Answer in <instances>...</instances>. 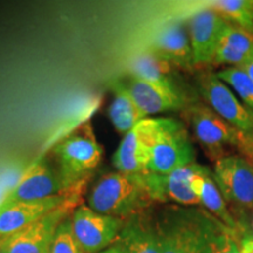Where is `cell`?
I'll return each mask as SVG.
<instances>
[{
	"mask_svg": "<svg viewBox=\"0 0 253 253\" xmlns=\"http://www.w3.org/2000/svg\"><path fill=\"white\" fill-rule=\"evenodd\" d=\"M208 6L229 23L253 33V0H217Z\"/></svg>",
	"mask_w": 253,
	"mask_h": 253,
	"instance_id": "21",
	"label": "cell"
},
{
	"mask_svg": "<svg viewBox=\"0 0 253 253\" xmlns=\"http://www.w3.org/2000/svg\"><path fill=\"white\" fill-rule=\"evenodd\" d=\"M252 230H253V220H252Z\"/></svg>",
	"mask_w": 253,
	"mask_h": 253,
	"instance_id": "30",
	"label": "cell"
},
{
	"mask_svg": "<svg viewBox=\"0 0 253 253\" xmlns=\"http://www.w3.org/2000/svg\"><path fill=\"white\" fill-rule=\"evenodd\" d=\"M217 77L232 90L238 99L253 112V80L240 67H225L216 73Z\"/></svg>",
	"mask_w": 253,
	"mask_h": 253,
	"instance_id": "22",
	"label": "cell"
},
{
	"mask_svg": "<svg viewBox=\"0 0 253 253\" xmlns=\"http://www.w3.org/2000/svg\"><path fill=\"white\" fill-rule=\"evenodd\" d=\"M114 97L108 108V118L115 130L120 134L126 135L135 126H137L142 120L147 119L140 108L136 106L130 94L123 86L120 79L110 84Z\"/></svg>",
	"mask_w": 253,
	"mask_h": 253,
	"instance_id": "20",
	"label": "cell"
},
{
	"mask_svg": "<svg viewBox=\"0 0 253 253\" xmlns=\"http://www.w3.org/2000/svg\"><path fill=\"white\" fill-rule=\"evenodd\" d=\"M145 118L155 114L184 110L195 99L128 74L120 79Z\"/></svg>",
	"mask_w": 253,
	"mask_h": 253,
	"instance_id": "16",
	"label": "cell"
},
{
	"mask_svg": "<svg viewBox=\"0 0 253 253\" xmlns=\"http://www.w3.org/2000/svg\"><path fill=\"white\" fill-rule=\"evenodd\" d=\"M84 183L66 194L31 202H12L0 204V237H8L27 227L34 221L62 207L71 199L81 196Z\"/></svg>",
	"mask_w": 253,
	"mask_h": 253,
	"instance_id": "12",
	"label": "cell"
},
{
	"mask_svg": "<svg viewBox=\"0 0 253 253\" xmlns=\"http://www.w3.org/2000/svg\"><path fill=\"white\" fill-rule=\"evenodd\" d=\"M213 179L225 202L253 209V163L245 156L226 155L214 162Z\"/></svg>",
	"mask_w": 253,
	"mask_h": 253,
	"instance_id": "9",
	"label": "cell"
},
{
	"mask_svg": "<svg viewBox=\"0 0 253 253\" xmlns=\"http://www.w3.org/2000/svg\"><path fill=\"white\" fill-rule=\"evenodd\" d=\"M128 74L158 86L169 88L192 99L188 89H185L183 81L179 79L178 69L147 47L131 56L128 63Z\"/></svg>",
	"mask_w": 253,
	"mask_h": 253,
	"instance_id": "17",
	"label": "cell"
},
{
	"mask_svg": "<svg viewBox=\"0 0 253 253\" xmlns=\"http://www.w3.org/2000/svg\"><path fill=\"white\" fill-rule=\"evenodd\" d=\"M161 253H212L230 227L205 209L168 204L154 213Z\"/></svg>",
	"mask_w": 253,
	"mask_h": 253,
	"instance_id": "1",
	"label": "cell"
},
{
	"mask_svg": "<svg viewBox=\"0 0 253 253\" xmlns=\"http://www.w3.org/2000/svg\"><path fill=\"white\" fill-rule=\"evenodd\" d=\"M153 203L143 175L118 170L97 179L87 196V205L94 211L122 219L148 210Z\"/></svg>",
	"mask_w": 253,
	"mask_h": 253,
	"instance_id": "2",
	"label": "cell"
},
{
	"mask_svg": "<svg viewBox=\"0 0 253 253\" xmlns=\"http://www.w3.org/2000/svg\"><path fill=\"white\" fill-rule=\"evenodd\" d=\"M53 156L63 184L72 190L87 182L90 173L100 166L103 148L90 123H84L55 145Z\"/></svg>",
	"mask_w": 253,
	"mask_h": 253,
	"instance_id": "3",
	"label": "cell"
},
{
	"mask_svg": "<svg viewBox=\"0 0 253 253\" xmlns=\"http://www.w3.org/2000/svg\"><path fill=\"white\" fill-rule=\"evenodd\" d=\"M68 191L71 190L63 184L56 167H52L47 160H41L21 176L17 184L5 195L0 204L40 201Z\"/></svg>",
	"mask_w": 253,
	"mask_h": 253,
	"instance_id": "14",
	"label": "cell"
},
{
	"mask_svg": "<svg viewBox=\"0 0 253 253\" xmlns=\"http://www.w3.org/2000/svg\"><path fill=\"white\" fill-rule=\"evenodd\" d=\"M75 238L87 253H100L119 238L125 219L96 212L80 204L71 216Z\"/></svg>",
	"mask_w": 253,
	"mask_h": 253,
	"instance_id": "8",
	"label": "cell"
},
{
	"mask_svg": "<svg viewBox=\"0 0 253 253\" xmlns=\"http://www.w3.org/2000/svg\"><path fill=\"white\" fill-rule=\"evenodd\" d=\"M205 168L198 163H192L168 175L147 172L143 176L154 202H173L181 207H197L201 205V202L191 188V181L196 173L203 171Z\"/></svg>",
	"mask_w": 253,
	"mask_h": 253,
	"instance_id": "13",
	"label": "cell"
},
{
	"mask_svg": "<svg viewBox=\"0 0 253 253\" xmlns=\"http://www.w3.org/2000/svg\"><path fill=\"white\" fill-rule=\"evenodd\" d=\"M240 253H253V236H245L239 242Z\"/></svg>",
	"mask_w": 253,
	"mask_h": 253,
	"instance_id": "26",
	"label": "cell"
},
{
	"mask_svg": "<svg viewBox=\"0 0 253 253\" xmlns=\"http://www.w3.org/2000/svg\"><path fill=\"white\" fill-rule=\"evenodd\" d=\"M212 253H240L239 242L236 237V231L229 229L221 236Z\"/></svg>",
	"mask_w": 253,
	"mask_h": 253,
	"instance_id": "25",
	"label": "cell"
},
{
	"mask_svg": "<svg viewBox=\"0 0 253 253\" xmlns=\"http://www.w3.org/2000/svg\"><path fill=\"white\" fill-rule=\"evenodd\" d=\"M81 196L71 199L62 207L34 221L14 235L5 237L7 253H50L56 230L63 220L72 216Z\"/></svg>",
	"mask_w": 253,
	"mask_h": 253,
	"instance_id": "7",
	"label": "cell"
},
{
	"mask_svg": "<svg viewBox=\"0 0 253 253\" xmlns=\"http://www.w3.org/2000/svg\"><path fill=\"white\" fill-rule=\"evenodd\" d=\"M196 88L205 104L236 128L253 148V112L225 82L216 73L202 72L196 79Z\"/></svg>",
	"mask_w": 253,
	"mask_h": 253,
	"instance_id": "6",
	"label": "cell"
},
{
	"mask_svg": "<svg viewBox=\"0 0 253 253\" xmlns=\"http://www.w3.org/2000/svg\"><path fill=\"white\" fill-rule=\"evenodd\" d=\"M196 149L184 123L176 119H155L148 171L168 175L179 168L196 163Z\"/></svg>",
	"mask_w": 253,
	"mask_h": 253,
	"instance_id": "5",
	"label": "cell"
},
{
	"mask_svg": "<svg viewBox=\"0 0 253 253\" xmlns=\"http://www.w3.org/2000/svg\"><path fill=\"white\" fill-rule=\"evenodd\" d=\"M100 253H126V250L123 249V246L120 244V242L116 240L113 245H110L109 248L103 250V251Z\"/></svg>",
	"mask_w": 253,
	"mask_h": 253,
	"instance_id": "27",
	"label": "cell"
},
{
	"mask_svg": "<svg viewBox=\"0 0 253 253\" xmlns=\"http://www.w3.org/2000/svg\"><path fill=\"white\" fill-rule=\"evenodd\" d=\"M50 253H87L75 238L71 217L60 224L53 239Z\"/></svg>",
	"mask_w": 253,
	"mask_h": 253,
	"instance_id": "24",
	"label": "cell"
},
{
	"mask_svg": "<svg viewBox=\"0 0 253 253\" xmlns=\"http://www.w3.org/2000/svg\"><path fill=\"white\" fill-rule=\"evenodd\" d=\"M118 242L126 253H161L150 209L125 219Z\"/></svg>",
	"mask_w": 253,
	"mask_h": 253,
	"instance_id": "18",
	"label": "cell"
},
{
	"mask_svg": "<svg viewBox=\"0 0 253 253\" xmlns=\"http://www.w3.org/2000/svg\"><path fill=\"white\" fill-rule=\"evenodd\" d=\"M196 141L201 144L211 160L216 161L226 156V147L239 148L245 157L253 163V148L240 132L220 118L207 104L196 102L183 110Z\"/></svg>",
	"mask_w": 253,
	"mask_h": 253,
	"instance_id": "4",
	"label": "cell"
},
{
	"mask_svg": "<svg viewBox=\"0 0 253 253\" xmlns=\"http://www.w3.org/2000/svg\"><path fill=\"white\" fill-rule=\"evenodd\" d=\"M240 68L244 69V71L249 74V77L253 80V59L250 60V61L246 63V65H244L243 67H240Z\"/></svg>",
	"mask_w": 253,
	"mask_h": 253,
	"instance_id": "28",
	"label": "cell"
},
{
	"mask_svg": "<svg viewBox=\"0 0 253 253\" xmlns=\"http://www.w3.org/2000/svg\"><path fill=\"white\" fill-rule=\"evenodd\" d=\"M155 119L147 118L123 136L113 155V164L118 171L144 175L149 166L154 138Z\"/></svg>",
	"mask_w": 253,
	"mask_h": 253,
	"instance_id": "15",
	"label": "cell"
},
{
	"mask_svg": "<svg viewBox=\"0 0 253 253\" xmlns=\"http://www.w3.org/2000/svg\"><path fill=\"white\" fill-rule=\"evenodd\" d=\"M219 43L248 56L250 60L253 59V33L238 25L227 21L221 32Z\"/></svg>",
	"mask_w": 253,
	"mask_h": 253,
	"instance_id": "23",
	"label": "cell"
},
{
	"mask_svg": "<svg viewBox=\"0 0 253 253\" xmlns=\"http://www.w3.org/2000/svg\"><path fill=\"white\" fill-rule=\"evenodd\" d=\"M145 47L178 71L192 72L196 69L185 19L172 18L163 21L155 28Z\"/></svg>",
	"mask_w": 253,
	"mask_h": 253,
	"instance_id": "11",
	"label": "cell"
},
{
	"mask_svg": "<svg viewBox=\"0 0 253 253\" xmlns=\"http://www.w3.org/2000/svg\"><path fill=\"white\" fill-rule=\"evenodd\" d=\"M0 253H7L5 249V237H0Z\"/></svg>",
	"mask_w": 253,
	"mask_h": 253,
	"instance_id": "29",
	"label": "cell"
},
{
	"mask_svg": "<svg viewBox=\"0 0 253 253\" xmlns=\"http://www.w3.org/2000/svg\"><path fill=\"white\" fill-rule=\"evenodd\" d=\"M227 21L207 5L185 19L195 68L212 65L221 32Z\"/></svg>",
	"mask_w": 253,
	"mask_h": 253,
	"instance_id": "10",
	"label": "cell"
},
{
	"mask_svg": "<svg viewBox=\"0 0 253 253\" xmlns=\"http://www.w3.org/2000/svg\"><path fill=\"white\" fill-rule=\"evenodd\" d=\"M191 188L198 196L201 205L208 212H210L230 229L236 232L238 231V223L230 212L225 199L214 182L213 171H211L210 168L207 167L203 171L196 173L192 177Z\"/></svg>",
	"mask_w": 253,
	"mask_h": 253,
	"instance_id": "19",
	"label": "cell"
}]
</instances>
